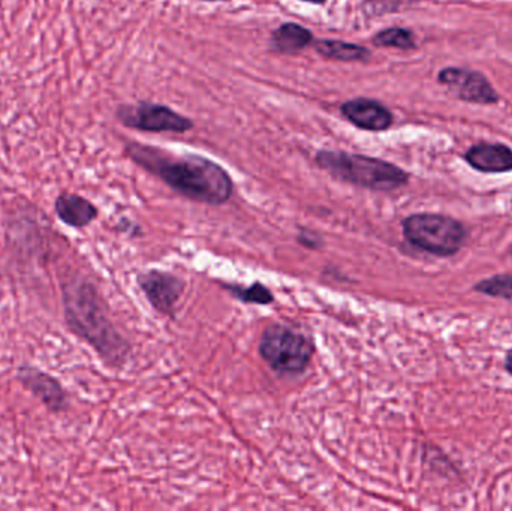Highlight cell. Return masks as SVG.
I'll return each instance as SVG.
<instances>
[{"mask_svg": "<svg viewBox=\"0 0 512 511\" xmlns=\"http://www.w3.org/2000/svg\"><path fill=\"white\" fill-rule=\"evenodd\" d=\"M504 368L512 377V350L508 351L507 356H505Z\"/></svg>", "mask_w": 512, "mask_h": 511, "instance_id": "19", "label": "cell"}, {"mask_svg": "<svg viewBox=\"0 0 512 511\" xmlns=\"http://www.w3.org/2000/svg\"><path fill=\"white\" fill-rule=\"evenodd\" d=\"M315 162L334 179L370 191H396L409 183V174L403 168L384 159L360 153L319 150L316 152Z\"/></svg>", "mask_w": 512, "mask_h": 511, "instance_id": "3", "label": "cell"}, {"mask_svg": "<svg viewBox=\"0 0 512 511\" xmlns=\"http://www.w3.org/2000/svg\"><path fill=\"white\" fill-rule=\"evenodd\" d=\"M372 44L379 48H399V50H414L417 47L412 30L405 27H388L381 30L372 38Z\"/></svg>", "mask_w": 512, "mask_h": 511, "instance_id": "15", "label": "cell"}, {"mask_svg": "<svg viewBox=\"0 0 512 511\" xmlns=\"http://www.w3.org/2000/svg\"><path fill=\"white\" fill-rule=\"evenodd\" d=\"M465 161L480 173L501 174L512 171V149L502 143H478L466 150Z\"/></svg>", "mask_w": 512, "mask_h": 511, "instance_id": "11", "label": "cell"}, {"mask_svg": "<svg viewBox=\"0 0 512 511\" xmlns=\"http://www.w3.org/2000/svg\"><path fill=\"white\" fill-rule=\"evenodd\" d=\"M301 2L312 3V5H324L327 0H301Z\"/></svg>", "mask_w": 512, "mask_h": 511, "instance_id": "20", "label": "cell"}, {"mask_svg": "<svg viewBox=\"0 0 512 511\" xmlns=\"http://www.w3.org/2000/svg\"><path fill=\"white\" fill-rule=\"evenodd\" d=\"M298 240H300L301 245L307 246V248L310 249H318L319 243H321L319 242L318 234L309 233L307 230H304L303 233L300 234Z\"/></svg>", "mask_w": 512, "mask_h": 511, "instance_id": "18", "label": "cell"}, {"mask_svg": "<svg viewBox=\"0 0 512 511\" xmlns=\"http://www.w3.org/2000/svg\"><path fill=\"white\" fill-rule=\"evenodd\" d=\"M315 41L312 30L298 23H283L273 30L270 38L271 50L286 56L300 54L304 48L309 47Z\"/></svg>", "mask_w": 512, "mask_h": 511, "instance_id": "13", "label": "cell"}, {"mask_svg": "<svg viewBox=\"0 0 512 511\" xmlns=\"http://www.w3.org/2000/svg\"><path fill=\"white\" fill-rule=\"evenodd\" d=\"M125 153L138 167L189 200L221 206L233 197V179L212 159L194 153L180 155L138 141H128Z\"/></svg>", "mask_w": 512, "mask_h": 511, "instance_id": "1", "label": "cell"}, {"mask_svg": "<svg viewBox=\"0 0 512 511\" xmlns=\"http://www.w3.org/2000/svg\"><path fill=\"white\" fill-rule=\"evenodd\" d=\"M15 378L50 413L60 414L69 410L68 390L54 375L42 371L38 366L23 363V365L18 366Z\"/></svg>", "mask_w": 512, "mask_h": 511, "instance_id": "7", "label": "cell"}, {"mask_svg": "<svg viewBox=\"0 0 512 511\" xmlns=\"http://www.w3.org/2000/svg\"><path fill=\"white\" fill-rule=\"evenodd\" d=\"M54 213L63 225L74 230L89 227L99 216L98 207L92 201L72 192L57 195L54 200Z\"/></svg>", "mask_w": 512, "mask_h": 511, "instance_id": "12", "label": "cell"}, {"mask_svg": "<svg viewBox=\"0 0 512 511\" xmlns=\"http://www.w3.org/2000/svg\"><path fill=\"white\" fill-rule=\"evenodd\" d=\"M259 354L277 374L300 375L309 368L315 345L303 333L283 324H273L262 333Z\"/></svg>", "mask_w": 512, "mask_h": 511, "instance_id": "5", "label": "cell"}, {"mask_svg": "<svg viewBox=\"0 0 512 511\" xmlns=\"http://www.w3.org/2000/svg\"><path fill=\"white\" fill-rule=\"evenodd\" d=\"M63 318L72 335L86 342L111 368H120L128 360V341L111 323L104 300L95 285L80 275L62 279Z\"/></svg>", "mask_w": 512, "mask_h": 511, "instance_id": "2", "label": "cell"}, {"mask_svg": "<svg viewBox=\"0 0 512 511\" xmlns=\"http://www.w3.org/2000/svg\"><path fill=\"white\" fill-rule=\"evenodd\" d=\"M203 2H227V0H203Z\"/></svg>", "mask_w": 512, "mask_h": 511, "instance_id": "21", "label": "cell"}, {"mask_svg": "<svg viewBox=\"0 0 512 511\" xmlns=\"http://www.w3.org/2000/svg\"><path fill=\"white\" fill-rule=\"evenodd\" d=\"M340 114L355 128L363 131L384 132L394 123V114L387 105L363 96L343 102Z\"/></svg>", "mask_w": 512, "mask_h": 511, "instance_id": "10", "label": "cell"}, {"mask_svg": "<svg viewBox=\"0 0 512 511\" xmlns=\"http://www.w3.org/2000/svg\"><path fill=\"white\" fill-rule=\"evenodd\" d=\"M508 252H510V255H511V258H512V245L510 246V251H508Z\"/></svg>", "mask_w": 512, "mask_h": 511, "instance_id": "22", "label": "cell"}, {"mask_svg": "<svg viewBox=\"0 0 512 511\" xmlns=\"http://www.w3.org/2000/svg\"><path fill=\"white\" fill-rule=\"evenodd\" d=\"M116 117L126 128L141 132L185 134L195 128L194 120L177 113L173 108L146 101L120 105Z\"/></svg>", "mask_w": 512, "mask_h": 511, "instance_id": "6", "label": "cell"}, {"mask_svg": "<svg viewBox=\"0 0 512 511\" xmlns=\"http://www.w3.org/2000/svg\"><path fill=\"white\" fill-rule=\"evenodd\" d=\"M224 287L243 303L265 306L274 302L273 293L261 282H254L251 287H240V285H224Z\"/></svg>", "mask_w": 512, "mask_h": 511, "instance_id": "17", "label": "cell"}, {"mask_svg": "<svg viewBox=\"0 0 512 511\" xmlns=\"http://www.w3.org/2000/svg\"><path fill=\"white\" fill-rule=\"evenodd\" d=\"M313 48L324 59L336 62H369L372 51L354 42L340 41V39H315Z\"/></svg>", "mask_w": 512, "mask_h": 511, "instance_id": "14", "label": "cell"}, {"mask_svg": "<svg viewBox=\"0 0 512 511\" xmlns=\"http://www.w3.org/2000/svg\"><path fill=\"white\" fill-rule=\"evenodd\" d=\"M474 290L486 296L495 297V299L510 300L512 302V275L502 273V275L492 276V278L483 279L474 285Z\"/></svg>", "mask_w": 512, "mask_h": 511, "instance_id": "16", "label": "cell"}, {"mask_svg": "<svg viewBox=\"0 0 512 511\" xmlns=\"http://www.w3.org/2000/svg\"><path fill=\"white\" fill-rule=\"evenodd\" d=\"M438 78L439 83L447 86L462 101L490 105L496 104L501 99L489 78L481 72L450 66V68L442 69Z\"/></svg>", "mask_w": 512, "mask_h": 511, "instance_id": "8", "label": "cell"}, {"mask_svg": "<svg viewBox=\"0 0 512 511\" xmlns=\"http://www.w3.org/2000/svg\"><path fill=\"white\" fill-rule=\"evenodd\" d=\"M141 291L159 314L173 317L177 302L185 291V282L164 270H149L137 278Z\"/></svg>", "mask_w": 512, "mask_h": 511, "instance_id": "9", "label": "cell"}, {"mask_svg": "<svg viewBox=\"0 0 512 511\" xmlns=\"http://www.w3.org/2000/svg\"><path fill=\"white\" fill-rule=\"evenodd\" d=\"M406 242L435 257H453L465 248L468 228L447 215L415 213L402 222Z\"/></svg>", "mask_w": 512, "mask_h": 511, "instance_id": "4", "label": "cell"}]
</instances>
